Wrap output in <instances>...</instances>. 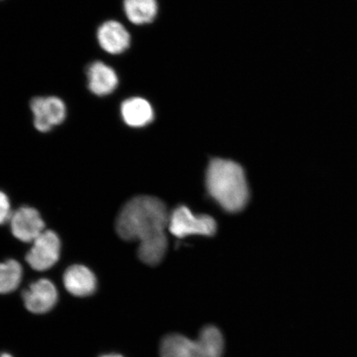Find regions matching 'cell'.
Masks as SVG:
<instances>
[{"mask_svg": "<svg viewBox=\"0 0 357 357\" xmlns=\"http://www.w3.org/2000/svg\"><path fill=\"white\" fill-rule=\"evenodd\" d=\"M169 213L162 200L140 195L128 201L116 220V231L125 241H137L138 257L149 266L158 265L167 250Z\"/></svg>", "mask_w": 357, "mask_h": 357, "instance_id": "obj_1", "label": "cell"}, {"mask_svg": "<svg viewBox=\"0 0 357 357\" xmlns=\"http://www.w3.org/2000/svg\"><path fill=\"white\" fill-rule=\"evenodd\" d=\"M206 186L209 195L229 213L242 211L249 200L244 169L233 160L215 158L208 165Z\"/></svg>", "mask_w": 357, "mask_h": 357, "instance_id": "obj_2", "label": "cell"}, {"mask_svg": "<svg viewBox=\"0 0 357 357\" xmlns=\"http://www.w3.org/2000/svg\"><path fill=\"white\" fill-rule=\"evenodd\" d=\"M225 348V337L220 329L207 325L200 330L196 340L178 333L167 335L160 342V356L222 357Z\"/></svg>", "mask_w": 357, "mask_h": 357, "instance_id": "obj_3", "label": "cell"}, {"mask_svg": "<svg viewBox=\"0 0 357 357\" xmlns=\"http://www.w3.org/2000/svg\"><path fill=\"white\" fill-rule=\"evenodd\" d=\"M168 231L178 238L189 236H211L216 234L217 223L208 215H195L185 206L178 207L169 213Z\"/></svg>", "mask_w": 357, "mask_h": 357, "instance_id": "obj_4", "label": "cell"}, {"mask_svg": "<svg viewBox=\"0 0 357 357\" xmlns=\"http://www.w3.org/2000/svg\"><path fill=\"white\" fill-rule=\"evenodd\" d=\"M33 123L39 132H47L60 125L66 118V106L56 96L36 97L30 102Z\"/></svg>", "mask_w": 357, "mask_h": 357, "instance_id": "obj_5", "label": "cell"}, {"mask_svg": "<svg viewBox=\"0 0 357 357\" xmlns=\"http://www.w3.org/2000/svg\"><path fill=\"white\" fill-rule=\"evenodd\" d=\"M61 241L55 231L47 230L33 242L26 256V261L38 271L50 269L59 260Z\"/></svg>", "mask_w": 357, "mask_h": 357, "instance_id": "obj_6", "label": "cell"}, {"mask_svg": "<svg viewBox=\"0 0 357 357\" xmlns=\"http://www.w3.org/2000/svg\"><path fill=\"white\" fill-rule=\"evenodd\" d=\"M22 297L26 310L35 314H43L56 306L58 292L51 280L42 279L25 289Z\"/></svg>", "mask_w": 357, "mask_h": 357, "instance_id": "obj_7", "label": "cell"}, {"mask_svg": "<svg viewBox=\"0 0 357 357\" xmlns=\"http://www.w3.org/2000/svg\"><path fill=\"white\" fill-rule=\"evenodd\" d=\"M10 227L13 235L24 243L34 242L45 231L41 215L30 207H22L13 213Z\"/></svg>", "mask_w": 357, "mask_h": 357, "instance_id": "obj_8", "label": "cell"}, {"mask_svg": "<svg viewBox=\"0 0 357 357\" xmlns=\"http://www.w3.org/2000/svg\"><path fill=\"white\" fill-rule=\"evenodd\" d=\"M100 47L112 55H119L130 46L131 37L125 26L118 21H106L97 31Z\"/></svg>", "mask_w": 357, "mask_h": 357, "instance_id": "obj_9", "label": "cell"}, {"mask_svg": "<svg viewBox=\"0 0 357 357\" xmlns=\"http://www.w3.org/2000/svg\"><path fill=\"white\" fill-rule=\"evenodd\" d=\"M88 88L93 95L106 96L119 86V77L111 66L102 61H95L88 66Z\"/></svg>", "mask_w": 357, "mask_h": 357, "instance_id": "obj_10", "label": "cell"}, {"mask_svg": "<svg viewBox=\"0 0 357 357\" xmlns=\"http://www.w3.org/2000/svg\"><path fill=\"white\" fill-rule=\"evenodd\" d=\"M63 283L67 291L77 297L91 296L97 288L95 275L82 265L69 267L65 272Z\"/></svg>", "mask_w": 357, "mask_h": 357, "instance_id": "obj_11", "label": "cell"}, {"mask_svg": "<svg viewBox=\"0 0 357 357\" xmlns=\"http://www.w3.org/2000/svg\"><path fill=\"white\" fill-rule=\"evenodd\" d=\"M122 118L125 123L132 128L149 125L154 119V111L150 102L140 97H132L121 105Z\"/></svg>", "mask_w": 357, "mask_h": 357, "instance_id": "obj_12", "label": "cell"}, {"mask_svg": "<svg viewBox=\"0 0 357 357\" xmlns=\"http://www.w3.org/2000/svg\"><path fill=\"white\" fill-rule=\"evenodd\" d=\"M123 8L129 21L134 24H150L158 15L156 0H123Z\"/></svg>", "mask_w": 357, "mask_h": 357, "instance_id": "obj_13", "label": "cell"}, {"mask_svg": "<svg viewBox=\"0 0 357 357\" xmlns=\"http://www.w3.org/2000/svg\"><path fill=\"white\" fill-rule=\"evenodd\" d=\"M22 276V266L17 261L0 263V294L15 291L20 287Z\"/></svg>", "mask_w": 357, "mask_h": 357, "instance_id": "obj_14", "label": "cell"}, {"mask_svg": "<svg viewBox=\"0 0 357 357\" xmlns=\"http://www.w3.org/2000/svg\"><path fill=\"white\" fill-rule=\"evenodd\" d=\"M12 214L10 200L6 194L0 191V225L10 220Z\"/></svg>", "mask_w": 357, "mask_h": 357, "instance_id": "obj_15", "label": "cell"}, {"mask_svg": "<svg viewBox=\"0 0 357 357\" xmlns=\"http://www.w3.org/2000/svg\"><path fill=\"white\" fill-rule=\"evenodd\" d=\"M100 357H124L122 355L119 354H107L104 356H101Z\"/></svg>", "mask_w": 357, "mask_h": 357, "instance_id": "obj_16", "label": "cell"}, {"mask_svg": "<svg viewBox=\"0 0 357 357\" xmlns=\"http://www.w3.org/2000/svg\"><path fill=\"white\" fill-rule=\"evenodd\" d=\"M0 357H13L10 354H7V352H3V354H0Z\"/></svg>", "mask_w": 357, "mask_h": 357, "instance_id": "obj_17", "label": "cell"}]
</instances>
